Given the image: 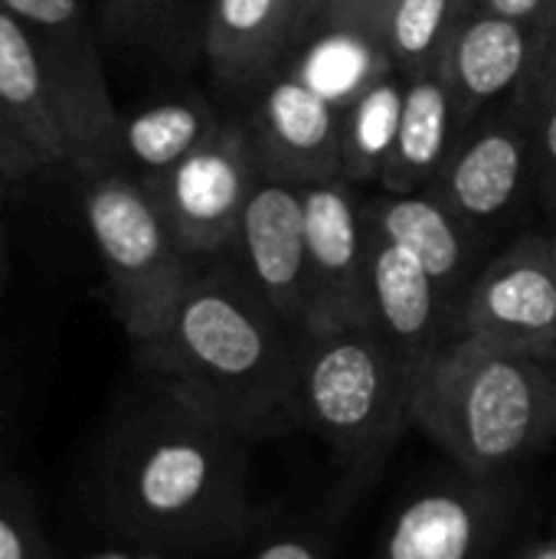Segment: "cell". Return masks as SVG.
<instances>
[{
  "label": "cell",
  "instance_id": "29",
  "mask_svg": "<svg viewBox=\"0 0 556 559\" xmlns=\"http://www.w3.org/2000/svg\"><path fill=\"white\" fill-rule=\"evenodd\" d=\"M164 0H105V10L115 23H131L154 13Z\"/></svg>",
  "mask_w": 556,
  "mask_h": 559
},
{
  "label": "cell",
  "instance_id": "7",
  "mask_svg": "<svg viewBox=\"0 0 556 559\" xmlns=\"http://www.w3.org/2000/svg\"><path fill=\"white\" fill-rule=\"evenodd\" d=\"M456 334L556 357V236L528 233L475 272L459 298Z\"/></svg>",
  "mask_w": 556,
  "mask_h": 559
},
{
  "label": "cell",
  "instance_id": "17",
  "mask_svg": "<svg viewBox=\"0 0 556 559\" xmlns=\"http://www.w3.org/2000/svg\"><path fill=\"white\" fill-rule=\"evenodd\" d=\"M364 216L377 233L390 236L397 246L413 252L439 282V288L456 301L459 311V298L475 275L472 262H475L478 239L456 219V213L429 190L419 193L380 190L377 197H364Z\"/></svg>",
  "mask_w": 556,
  "mask_h": 559
},
{
  "label": "cell",
  "instance_id": "12",
  "mask_svg": "<svg viewBox=\"0 0 556 559\" xmlns=\"http://www.w3.org/2000/svg\"><path fill=\"white\" fill-rule=\"evenodd\" d=\"M367 219V216H364ZM367 295L370 324L403 357L410 370L423 367L456 337V301L439 288L429 269L367 223Z\"/></svg>",
  "mask_w": 556,
  "mask_h": 559
},
{
  "label": "cell",
  "instance_id": "30",
  "mask_svg": "<svg viewBox=\"0 0 556 559\" xmlns=\"http://www.w3.org/2000/svg\"><path fill=\"white\" fill-rule=\"evenodd\" d=\"M0 559H26V544L20 531L0 514Z\"/></svg>",
  "mask_w": 556,
  "mask_h": 559
},
{
  "label": "cell",
  "instance_id": "28",
  "mask_svg": "<svg viewBox=\"0 0 556 559\" xmlns=\"http://www.w3.org/2000/svg\"><path fill=\"white\" fill-rule=\"evenodd\" d=\"M252 559H321V554H318L315 544H308V540L285 537V540H275V544L262 547Z\"/></svg>",
  "mask_w": 556,
  "mask_h": 559
},
{
  "label": "cell",
  "instance_id": "6",
  "mask_svg": "<svg viewBox=\"0 0 556 559\" xmlns=\"http://www.w3.org/2000/svg\"><path fill=\"white\" fill-rule=\"evenodd\" d=\"M262 174L246 115L223 118L210 141L167 174L144 180L193 259L233 252L242 210Z\"/></svg>",
  "mask_w": 556,
  "mask_h": 559
},
{
  "label": "cell",
  "instance_id": "33",
  "mask_svg": "<svg viewBox=\"0 0 556 559\" xmlns=\"http://www.w3.org/2000/svg\"><path fill=\"white\" fill-rule=\"evenodd\" d=\"M331 3H334V0H315V16H311V23H315V20H318V16H321V13H324ZM311 23H308V26H311Z\"/></svg>",
  "mask_w": 556,
  "mask_h": 559
},
{
  "label": "cell",
  "instance_id": "19",
  "mask_svg": "<svg viewBox=\"0 0 556 559\" xmlns=\"http://www.w3.org/2000/svg\"><path fill=\"white\" fill-rule=\"evenodd\" d=\"M298 79L321 92L341 111L383 72H390V56L383 36L370 26L351 20H318L282 59Z\"/></svg>",
  "mask_w": 556,
  "mask_h": 559
},
{
  "label": "cell",
  "instance_id": "31",
  "mask_svg": "<svg viewBox=\"0 0 556 559\" xmlns=\"http://www.w3.org/2000/svg\"><path fill=\"white\" fill-rule=\"evenodd\" d=\"M524 559H556V537L547 540V544H541V547H534Z\"/></svg>",
  "mask_w": 556,
  "mask_h": 559
},
{
  "label": "cell",
  "instance_id": "24",
  "mask_svg": "<svg viewBox=\"0 0 556 559\" xmlns=\"http://www.w3.org/2000/svg\"><path fill=\"white\" fill-rule=\"evenodd\" d=\"M521 111L531 154H534V187L544 197L547 210L556 216V29L547 26L541 39V52L534 59L531 75L511 98Z\"/></svg>",
  "mask_w": 556,
  "mask_h": 559
},
{
  "label": "cell",
  "instance_id": "11",
  "mask_svg": "<svg viewBox=\"0 0 556 559\" xmlns=\"http://www.w3.org/2000/svg\"><path fill=\"white\" fill-rule=\"evenodd\" d=\"M242 111L259 147L262 167L295 177H338L341 164V108L315 92L292 69H272L252 92Z\"/></svg>",
  "mask_w": 556,
  "mask_h": 559
},
{
  "label": "cell",
  "instance_id": "22",
  "mask_svg": "<svg viewBox=\"0 0 556 559\" xmlns=\"http://www.w3.org/2000/svg\"><path fill=\"white\" fill-rule=\"evenodd\" d=\"M406 98V75L390 69L374 79L341 111V164L338 177L354 187H377L393 154Z\"/></svg>",
  "mask_w": 556,
  "mask_h": 559
},
{
  "label": "cell",
  "instance_id": "9",
  "mask_svg": "<svg viewBox=\"0 0 556 559\" xmlns=\"http://www.w3.org/2000/svg\"><path fill=\"white\" fill-rule=\"evenodd\" d=\"M305 252L308 328L370 324L367 219L360 187L344 177L305 183Z\"/></svg>",
  "mask_w": 556,
  "mask_h": 559
},
{
  "label": "cell",
  "instance_id": "1",
  "mask_svg": "<svg viewBox=\"0 0 556 559\" xmlns=\"http://www.w3.org/2000/svg\"><path fill=\"white\" fill-rule=\"evenodd\" d=\"M301 331L256 288L233 252L197 259L151 354L187 413L236 436H275L295 419Z\"/></svg>",
  "mask_w": 556,
  "mask_h": 559
},
{
  "label": "cell",
  "instance_id": "15",
  "mask_svg": "<svg viewBox=\"0 0 556 559\" xmlns=\"http://www.w3.org/2000/svg\"><path fill=\"white\" fill-rule=\"evenodd\" d=\"M315 16V0H210L203 49L213 75L236 92H252Z\"/></svg>",
  "mask_w": 556,
  "mask_h": 559
},
{
  "label": "cell",
  "instance_id": "16",
  "mask_svg": "<svg viewBox=\"0 0 556 559\" xmlns=\"http://www.w3.org/2000/svg\"><path fill=\"white\" fill-rule=\"evenodd\" d=\"M465 128L469 124L442 72V62L406 75V98H403L397 144L377 187L383 193L429 190Z\"/></svg>",
  "mask_w": 556,
  "mask_h": 559
},
{
  "label": "cell",
  "instance_id": "34",
  "mask_svg": "<svg viewBox=\"0 0 556 559\" xmlns=\"http://www.w3.org/2000/svg\"><path fill=\"white\" fill-rule=\"evenodd\" d=\"M7 183H10V180L0 177V206H3V197H7Z\"/></svg>",
  "mask_w": 556,
  "mask_h": 559
},
{
  "label": "cell",
  "instance_id": "26",
  "mask_svg": "<svg viewBox=\"0 0 556 559\" xmlns=\"http://www.w3.org/2000/svg\"><path fill=\"white\" fill-rule=\"evenodd\" d=\"M475 10L501 13L511 20H521L534 29H547L554 20V0H469Z\"/></svg>",
  "mask_w": 556,
  "mask_h": 559
},
{
  "label": "cell",
  "instance_id": "13",
  "mask_svg": "<svg viewBox=\"0 0 556 559\" xmlns=\"http://www.w3.org/2000/svg\"><path fill=\"white\" fill-rule=\"evenodd\" d=\"M226 436L236 432L203 419L200 432H174L151 442L131 475V495L141 514L187 521L226 501L236 472Z\"/></svg>",
  "mask_w": 556,
  "mask_h": 559
},
{
  "label": "cell",
  "instance_id": "4",
  "mask_svg": "<svg viewBox=\"0 0 556 559\" xmlns=\"http://www.w3.org/2000/svg\"><path fill=\"white\" fill-rule=\"evenodd\" d=\"M82 216L105 265L118 318L151 344L167 328L197 259L180 246L151 187L118 160L79 167Z\"/></svg>",
  "mask_w": 556,
  "mask_h": 559
},
{
  "label": "cell",
  "instance_id": "21",
  "mask_svg": "<svg viewBox=\"0 0 556 559\" xmlns=\"http://www.w3.org/2000/svg\"><path fill=\"white\" fill-rule=\"evenodd\" d=\"M0 108L26 134V141L46 157V164H69V141L59 121V108L49 88L46 66L16 23L0 7Z\"/></svg>",
  "mask_w": 556,
  "mask_h": 559
},
{
  "label": "cell",
  "instance_id": "36",
  "mask_svg": "<svg viewBox=\"0 0 556 559\" xmlns=\"http://www.w3.org/2000/svg\"><path fill=\"white\" fill-rule=\"evenodd\" d=\"M551 26H554V29H556V0H554V20H551Z\"/></svg>",
  "mask_w": 556,
  "mask_h": 559
},
{
  "label": "cell",
  "instance_id": "25",
  "mask_svg": "<svg viewBox=\"0 0 556 559\" xmlns=\"http://www.w3.org/2000/svg\"><path fill=\"white\" fill-rule=\"evenodd\" d=\"M39 167H49L46 157L26 141V134L13 124V118L0 108V177L16 183Z\"/></svg>",
  "mask_w": 556,
  "mask_h": 559
},
{
  "label": "cell",
  "instance_id": "27",
  "mask_svg": "<svg viewBox=\"0 0 556 559\" xmlns=\"http://www.w3.org/2000/svg\"><path fill=\"white\" fill-rule=\"evenodd\" d=\"M393 3H397V0H334L318 20H328V16H334V20H351V23H360V26H370V29L380 33V26H383V20H387V13H390ZM318 20H315V23H318Z\"/></svg>",
  "mask_w": 556,
  "mask_h": 559
},
{
  "label": "cell",
  "instance_id": "32",
  "mask_svg": "<svg viewBox=\"0 0 556 559\" xmlns=\"http://www.w3.org/2000/svg\"><path fill=\"white\" fill-rule=\"evenodd\" d=\"M547 367H551V390H554V432H556V357L547 360Z\"/></svg>",
  "mask_w": 556,
  "mask_h": 559
},
{
  "label": "cell",
  "instance_id": "3",
  "mask_svg": "<svg viewBox=\"0 0 556 559\" xmlns=\"http://www.w3.org/2000/svg\"><path fill=\"white\" fill-rule=\"evenodd\" d=\"M413 370L374 324L308 328L298 337L295 419L338 459H380L406 426Z\"/></svg>",
  "mask_w": 556,
  "mask_h": 559
},
{
  "label": "cell",
  "instance_id": "2",
  "mask_svg": "<svg viewBox=\"0 0 556 559\" xmlns=\"http://www.w3.org/2000/svg\"><path fill=\"white\" fill-rule=\"evenodd\" d=\"M410 416L472 481L492 478L556 436L551 367L456 334L413 370Z\"/></svg>",
  "mask_w": 556,
  "mask_h": 559
},
{
  "label": "cell",
  "instance_id": "14",
  "mask_svg": "<svg viewBox=\"0 0 556 559\" xmlns=\"http://www.w3.org/2000/svg\"><path fill=\"white\" fill-rule=\"evenodd\" d=\"M544 29L521 20L469 10L449 39L442 56V72L459 98L465 124L478 121L485 111L508 105L534 69Z\"/></svg>",
  "mask_w": 556,
  "mask_h": 559
},
{
  "label": "cell",
  "instance_id": "8",
  "mask_svg": "<svg viewBox=\"0 0 556 559\" xmlns=\"http://www.w3.org/2000/svg\"><path fill=\"white\" fill-rule=\"evenodd\" d=\"M528 187H534L531 134L521 111L508 102L462 131L429 193L439 197L475 239H488V233L514 216Z\"/></svg>",
  "mask_w": 556,
  "mask_h": 559
},
{
  "label": "cell",
  "instance_id": "37",
  "mask_svg": "<svg viewBox=\"0 0 556 559\" xmlns=\"http://www.w3.org/2000/svg\"><path fill=\"white\" fill-rule=\"evenodd\" d=\"M98 559H128V557H98Z\"/></svg>",
  "mask_w": 556,
  "mask_h": 559
},
{
  "label": "cell",
  "instance_id": "18",
  "mask_svg": "<svg viewBox=\"0 0 556 559\" xmlns=\"http://www.w3.org/2000/svg\"><path fill=\"white\" fill-rule=\"evenodd\" d=\"M492 524V495L478 488H436L397 514L380 559H478Z\"/></svg>",
  "mask_w": 556,
  "mask_h": 559
},
{
  "label": "cell",
  "instance_id": "23",
  "mask_svg": "<svg viewBox=\"0 0 556 559\" xmlns=\"http://www.w3.org/2000/svg\"><path fill=\"white\" fill-rule=\"evenodd\" d=\"M469 10V0H397L380 26L390 66L403 75L439 66Z\"/></svg>",
  "mask_w": 556,
  "mask_h": 559
},
{
  "label": "cell",
  "instance_id": "10",
  "mask_svg": "<svg viewBox=\"0 0 556 559\" xmlns=\"http://www.w3.org/2000/svg\"><path fill=\"white\" fill-rule=\"evenodd\" d=\"M233 255L275 311L308 328V252H305V180L262 167L239 219Z\"/></svg>",
  "mask_w": 556,
  "mask_h": 559
},
{
  "label": "cell",
  "instance_id": "5",
  "mask_svg": "<svg viewBox=\"0 0 556 559\" xmlns=\"http://www.w3.org/2000/svg\"><path fill=\"white\" fill-rule=\"evenodd\" d=\"M0 7L16 16L46 66L69 141V164L79 170L115 160L121 115L108 92L85 0H0Z\"/></svg>",
  "mask_w": 556,
  "mask_h": 559
},
{
  "label": "cell",
  "instance_id": "20",
  "mask_svg": "<svg viewBox=\"0 0 556 559\" xmlns=\"http://www.w3.org/2000/svg\"><path fill=\"white\" fill-rule=\"evenodd\" d=\"M220 121L223 118L203 95L161 98L118 121L115 160L134 177L154 180L210 141Z\"/></svg>",
  "mask_w": 556,
  "mask_h": 559
},
{
  "label": "cell",
  "instance_id": "35",
  "mask_svg": "<svg viewBox=\"0 0 556 559\" xmlns=\"http://www.w3.org/2000/svg\"><path fill=\"white\" fill-rule=\"evenodd\" d=\"M0 272H3V239H0Z\"/></svg>",
  "mask_w": 556,
  "mask_h": 559
}]
</instances>
